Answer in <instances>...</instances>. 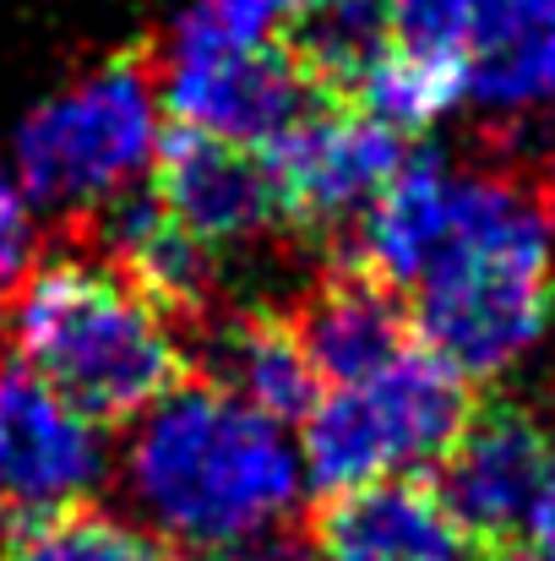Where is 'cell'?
Instances as JSON below:
<instances>
[{"label": "cell", "instance_id": "obj_7", "mask_svg": "<svg viewBox=\"0 0 555 561\" xmlns=\"http://www.w3.org/2000/svg\"><path fill=\"white\" fill-rule=\"evenodd\" d=\"M551 474V425L529 403L496 398V403H474L469 425L436 463V491L452 507V518L474 535V546L490 551V546H512L534 524Z\"/></svg>", "mask_w": 555, "mask_h": 561}, {"label": "cell", "instance_id": "obj_11", "mask_svg": "<svg viewBox=\"0 0 555 561\" xmlns=\"http://www.w3.org/2000/svg\"><path fill=\"white\" fill-rule=\"evenodd\" d=\"M284 317L294 322L322 387L360 381L414 350V311L403 306V289L344 245L322 256L316 278Z\"/></svg>", "mask_w": 555, "mask_h": 561}, {"label": "cell", "instance_id": "obj_23", "mask_svg": "<svg viewBox=\"0 0 555 561\" xmlns=\"http://www.w3.org/2000/svg\"><path fill=\"white\" fill-rule=\"evenodd\" d=\"M16 507H11V496H5V474H0V540H5V518H11Z\"/></svg>", "mask_w": 555, "mask_h": 561}, {"label": "cell", "instance_id": "obj_14", "mask_svg": "<svg viewBox=\"0 0 555 561\" xmlns=\"http://www.w3.org/2000/svg\"><path fill=\"white\" fill-rule=\"evenodd\" d=\"M469 99L496 115V126L555 110V0H479Z\"/></svg>", "mask_w": 555, "mask_h": 561}, {"label": "cell", "instance_id": "obj_21", "mask_svg": "<svg viewBox=\"0 0 555 561\" xmlns=\"http://www.w3.org/2000/svg\"><path fill=\"white\" fill-rule=\"evenodd\" d=\"M534 202L545 207V218L555 224V137H551V148L540 153V170H534Z\"/></svg>", "mask_w": 555, "mask_h": 561}, {"label": "cell", "instance_id": "obj_13", "mask_svg": "<svg viewBox=\"0 0 555 561\" xmlns=\"http://www.w3.org/2000/svg\"><path fill=\"white\" fill-rule=\"evenodd\" d=\"M305 529L316 561H479L474 535L452 518L441 491L414 474L333 491Z\"/></svg>", "mask_w": 555, "mask_h": 561}, {"label": "cell", "instance_id": "obj_6", "mask_svg": "<svg viewBox=\"0 0 555 561\" xmlns=\"http://www.w3.org/2000/svg\"><path fill=\"white\" fill-rule=\"evenodd\" d=\"M408 153V137L381 126L360 104H322L311 121H300L289 137L267 148L284 181L289 229L333 245L349 240L370 202L397 181Z\"/></svg>", "mask_w": 555, "mask_h": 561}, {"label": "cell", "instance_id": "obj_3", "mask_svg": "<svg viewBox=\"0 0 555 561\" xmlns=\"http://www.w3.org/2000/svg\"><path fill=\"white\" fill-rule=\"evenodd\" d=\"M0 344L93 425H131L190 376L175 317L93 251L38 262L0 300Z\"/></svg>", "mask_w": 555, "mask_h": 561}, {"label": "cell", "instance_id": "obj_17", "mask_svg": "<svg viewBox=\"0 0 555 561\" xmlns=\"http://www.w3.org/2000/svg\"><path fill=\"white\" fill-rule=\"evenodd\" d=\"M284 38V5L278 0H185L170 22L164 44H153V60H207V55H240Z\"/></svg>", "mask_w": 555, "mask_h": 561}, {"label": "cell", "instance_id": "obj_4", "mask_svg": "<svg viewBox=\"0 0 555 561\" xmlns=\"http://www.w3.org/2000/svg\"><path fill=\"white\" fill-rule=\"evenodd\" d=\"M159 60L153 44L120 49L27 110L11 142V170L33 207L77 224L109 196L142 186L159 153Z\"/></svg>", "mask_w": 555, "mask_h": 561}, {"label": "cell", "instance_id": "obj_20", "mask_svg": "<svg viewBox=\"0 0 555 561\" xmlns=\"http://www.w3.org/2000/svg\"><path fill=\"white\" fill-rule=\"evenodd\" d=\"M529 529H534V546L555 561V474H551V485H545V496H540V513H534Z\"/></svg>", "mask_w": 555, "mask_h": 561}, {"label": "cell", "instance_id": "obj_8", "mask_svg": "<svg viewBox=\"0 0 555 561\" xmlns=\"http://www.w3.org/2000/svg\"><path fill=\"white\" fill-rule=\"evenodd\" d=\"M153 196L164 213L212 251L262 245L289 229L284 181L267 159V148L229 142L196 126H170L153 153Z\"/></svg>", "mask_w": 555, "mask_h": 561}, {"label": "cell", "instance_id": "obj_18", "mask_svg": "<svg viewBox=\"0 0 555 561\" xmlns=\"http://www.w3.org/2000/svg\"><path fill=\"white\" fill-rule=\"evenodd\" d=\"M479 0H392V38L414 49L469 55Z\"/></svg>", "mask_w": 555, "mask_h": 561}, {"label": "cell", "instance_id": "obj_16", "mask_svg": "<svg viewBox=\"0 0 555 561\" xmlns=\"http://www.w3.org/2000/svg\"><path fill=\"white\" fill-rule=\"evenodd\" d=\"M469 99V55H447V49H414V44H386V55L375 60L355 93V104L375 115L381 126L414 137L425 126H436L447 110H458Z\"/></svg>", "mask_w": 555, "mask_h": 561}, {"label": "cell", "instance_id": "obj_22", "mask_svg": "<svg viewBox=\"0 0 555 561\" xmlns=\"http://www.w3.org/2000/svg\"><path fill=\"white\" fill-rule=\"evenodd\" d=\"M479 561H551V557H545L540 546H518V540H512V546H490V551H479Z\"/></svg>", "mask_w": 555, "mask_h": 561}, {"label": "cell", "instance_id": "obj_19", "mask_svg": "<svg viewBox=\"0 0 555 561\" xmlns=\"http://www.w3.org/2000/svg\"><path fill=\"white\" fill-rule=\"evenodd\" d=\"M38 267V218L33 196L16 181L11 164H0V300Z\"/></svg>", "mask_w": 555, "mask_h": 561}, {"label": "cell", "instance_id": "obj_2", "mask_svg": "<svg viewBox=\"0 0 555 561\" xmlns=\"http://www.w3.org/2000/svg\"><path fill=\"white\" fill-rule=\"evenodd\" d=\"M555 322L551 218L507 170H458L436 256L414 278V333L469 381L518 371Z\"/></svg>", "mask_w": 555, "mask_h": 561}, {"label": "cell", "instance_id": "obj_5", "mask_svg": "<svg viewBox=\"0 0 555 561\" xmlns=\"http://www.w3.org/2000/svg\"><path fill=\"white\" fill-rule=\"evenodd\" d=\"M469 414H474V381L452 371L441 355H430L425 344H414L381 371L322 392L300 442L305 480L322 496H333L441 463Z\"/></svg>", "mask_w": 555, "mask_h": 561}, {"label": "cell", "instance_id": "obj_12", "mask_svg": "<svg viewBox=\"0 0 555 561\" xmlns=\"http://www.w3.org/2000/svg\"><path fill=\"white\" fill-rule=\"evenodd\" d=\"M185 366L196 381L251 403L278 425L311 420V409L322 403V376L284 311L262 306L207 311L196 328H185Z\"/></svg>", "mask_w": 555, "mask_h": 561}, {"label": "cell", "instance_id": "obj_1", "mask_svg": "<svg viewBox=\"0 0 555 561\" xmlns=\"http://www.w3.org/2000/svg\"><path fill=\"white\" fill-rule=\"evenodd\" d=\"M131 425L120 480L159 540L212 557L294 524L305 463L278 420L185 376Z\"/></svg>", "mask_w": 555, "mask_h": 561}, {"label": "cell", "instance_id": "obj_15", "mask_svg": "<svg viewBox=\"0 0 555 561\" xmlns=\"http://www.w3.org/2000/svg\"><path fill=\"white\" fill-rule=\"evenodd\" d=\"M0 561H181L170 540H159L153 529L93 507L88 502H66L49 513H22L5 540Z\"/></svg>", "mask_w": 555, "mask_h": 561}, {"label": "cell", "instance_id": "obj_9", "mask_svg": "<svg viewBox=\"0 0 555 561\" xmlns=\"http://www.w3.org/2000/svg\"><path fill=\"white\" fill-rule=\"evenodd\" d=\"M159 93L175 126H196L229 142L273 148L300 121H311L322 104V88L294 60V49L262 44L240 55H207V60H159Z\"/></svg>", "mask_w": 555, "mask_h": 561}, {"label": "cell", "instance_id": "obj_10", "mask_svg": "<svg viewBox=\"0 0 555 561\" xmlns=\"http://www.w3.org/2000/svg\"><path fill=\"white\" fill-rule=\"evenodd\" d=\"M0 474L16 513L88 502L109 480L104 425L49 392L38 376L0 366Z\"/></svg>", "mask_w": 555, "mask_h": 561}]
</instances>
